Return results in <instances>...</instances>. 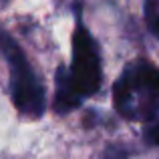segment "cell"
<instances>
[{"label":"cell","instance_id":"cell-1","mask_svg":"<svg viewBox=\"0 0 159 159\" xmlns=\"http://www.w3.org/2000/svg\"><path fill=\"white\" fill-rule=\"evenodd\" d=\"M113 103L127 119H151L159 111V69L147 61L129 65L113 87Z\"/></svg>","mask_w":159,"mask_h":159},{"label":"cell","instance_id":"cell-2","mask_svg":"<svg viewBox=\"0 0 159 159\" xmlns=\"http://www.w3.org/2000/svg\"><path fill=\"white\" fill-rule=\"evenodd\" d=\"M0 51L10 66V91L12 101L22 115L39 119L44 113V89L26 61L22 48L8 32H0Z\"/></svg>","mask_w":159,"mask_h":159},{"label":"cell","instance_id":"cell-3","mask_svg":"<svg viewBox=\"0 0 159 159\" xmlns=\"http://www.w3.org/2000/svg\"><path fill=\"white\" fill-rule=\"evenodd\" d=\"M81 97L95 95L101 87V57L95 39L79 24L73 34V69L69 70Z\"/></svg>","mask_w":159,"mask_h":159},{"label":"cell","instance_id":"cell-4","mask_svg":"<svg viewBox=\"0 0 159 159\" xmlns=\"http://www.w3.org/2000/svg\"><path fill=\"white\" fill-rule=\"evenodd\" d=\"M81 95L75 87L70 73L66 66L57 69V95H54V109L57 113H69L81 105Z\"/></svg>","mask_w":159,"mask_h":159},{"label":"cell","instance_id":"cell-5","mask_svg":"<svg viewBox=\"0 0 159 159\" xmlns=\"http://www.w3.org/2000/svg\"><path fill=\"white\" fill-rule=\"evenodd\" d=\"M143 12H145V22L153 36L159 39V0H145L143 2Z\"/></svg>","mask_w":159,"mask_h":159},{"label":"cell","instance_id":"cell-6","mask_svg":"<svg viewBox=\"0 0 159 159\" xmlns=\"http://www.w3.org/2000/svg\"><path fill=\"white\" fill-rule=\"evenodd\" d=\"M145 139H147L151 145H159V123L151 125V127L147 129V133H145Z\"/></svg>","mask_w":159,"mask_h":159}]
</instances>
